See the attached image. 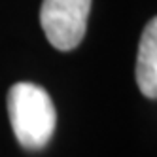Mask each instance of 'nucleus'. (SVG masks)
Returning <instances> with one entry per match:
<instances>
[{
    "instance_id": "f257e3e1",
    "label": "nucleus",
    "mask_w": 157,
    "mask_h": 157,
    "mask_svg": "<svg viewBox=\"0 0 157 157\" xmlns=\"http://www.w3.org/2000/svg\"><path fill=\"white\" fill-rule=\"evenodd\" d=\"M8 114L17 142L25 150H44L57 127L49 93L32 82H19L8 93Z\"/></svg>"
},
{
    "instance_id": "f03ea898",
    "label": "nucleus",
    "mask_w": 157,
    "mask_h": 157,
    "mask_svg": "<svg viewBox=\"0 0 157 157\" xmlns=\"http://www.w3.org/2000/svg\"><path fill=\"white\" fill-rule=\"evenodd\" d=\"M91 0H44L40 25L49 44L59 51H72L85 36Z\"/></svg>"
},
{
    "instance_id": "7ed1b4c3",
    "label": "nucleus",
    "mask_w": 157,
    "mask_h": 157,
    "mask_svg": "<svg viewBox=\"0 0 157 157\" xmlns=\"http://www.w3.org/2000/svg\"><path fill=\"white\" fill-rule=\"evenodd\" d=\"M136 83L144 97H157V19L146 25L136 57Z\"/></svg>"
}]
</instances>
